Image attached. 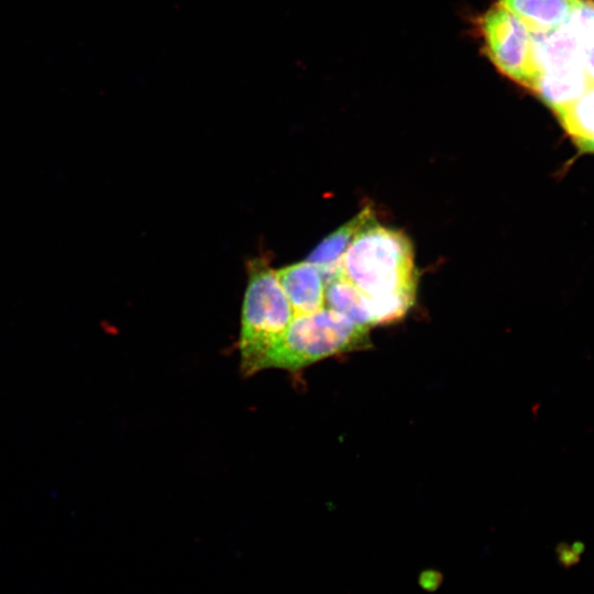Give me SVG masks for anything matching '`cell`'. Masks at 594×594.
<instances>
[{"label": "cell", "instance_id": "6da1fadb", "mask_svg": "<svg viewBox=\"0 0 594 594\" xmlns=\"http://www.w3.org/2000/svg\"><path fill=\"white\" fill-rule=\"evenodd\" d=\"M341 273L367 297L372 326L402 319L415 301L411 242L402 231L377 221L355 237L341 258Z\"/></svg>", "mask_w": 594, "mask_h": 594}, {"label": "cell", "instance_id": "7a4b0ae2", "mask_svg": "<svg viewBox=\"0 0 594 594\" xmlns=\"http://www.w3.org/2000/svg\"><path fill=\"white\" fill-rule=\"evenodd\" d=\"M369 344L370 328L324 308L290 321L268 354L264 370H299L337 353L367 348Z\"/></svg>", "mask_w": 594, "mask_h": 594}, {"label": "cell", "instance_id": "3957f363", "mask_svg": "<svg viewBox=\"0 0 594 594\" xmlns=\"http://www.w3.org/2000/svg\"><path fill=\"white\" fill-rule=\"evenodd\" d=\"M484 51L507 77L529 88L535 75L534 34L504 7L496 4L479 20Z\"/></svg>", "mask_w": 594, "mask_h": 594}, {"label": "cell", "instance_id": "277c9868", "mask_svg": "<svg viewBox=\"0 0 594 594\" xmlns=\"http://www.w3.org/2000/svg\"><path fill=\"white\" fill-rule=\"evenodd\" d=\"M276 275L290 306V321L328 308L326 282L316 265L305 261L283 267Z\"/></svg>", "mask_w": 594, "mask_h": 594}, {"label": "cell", "instance_id": "5b68a950", "mask_svg": "<svg viewBox=\"0 0 594 594\" xmlns=\"http://www.w3.org/2000/svg\"><path fill=\"white\" fill-rule=\"evenodd\" d=\"M590 85L582 62H578L537 72L529 88L558 114L581 97Z\"/></svg>", "mask_w": 594, "mask_h": 594}, {"label": "cell", "instance_id": "8992f818", "mask_svg": "<svg viewBox=\"0 0 594 594\" xmlns=\"http://www.w3.org/2000/svg\"><path fill=\"white\" fill-rule=\"evenodd\" d=\"M580 0H498L519 18L532 34L548 33L562 26Z\"/></svg>", "mask_w": 594, "mask_h": 594}, {"label": "cell", "instance_id": "52a82bcc", "mask_svg": "<svg viewBox=\"0 0 594 594\" xmlns=\"http://www.w3.org/2000/svg\"><path fill=\"white\" fill-rule=\"evenodd\" d=\"M375 221L374 211L370 207H365L353 219L326 237L306 261L316 265L319 271L338 267L355 237Z\"/></svg>", "mask_w": 594, "mask_h": 594}, {"label": "cell", "instance_id": "ba28073f", "mask_svg": "<svg viewBox=\"0 0 594 594\" xmlns=\"http://www.w3.org/2000/svg\"><path fill=\"white\" fill-rule=\"evenodd\" d=\"M326 305L356 324L372 327L367 297L342 273L326 282Z\"/></svg>", "mask_w": 594, "mask_h": 594}, {"label": "cell", "instance_id": "9c48e42d", "mask_svg": "<svg viewBox=\"0 0 594 594\" xmlns=\"http://www.w3.org/2000/svg\"><path fill=\"white\" fill-rule=\"evenodd\" d=\"M557 116L565 131L584 151L594 142V84Z\"/></svg>", "mask_w": 594, "mask_h": 594}, {"label": "cell", "instance_id": "30bf717a", "mask_svg": "<svg viewBox=\"0 0 594 594\" xmlns=\"http://www.w3.org/2000/svg\"><path fill=\"white\" fill-rule=\"evenodd\" d=\"M564 25L581 44L594 42V1L580 0Z\"/></svg>", "mask_w": 594, "mask_h": 594}, {"label": "cell", "instance_id": "8fae6325", "mask_svg": "<svg viewBox=\"0 0 594 594\" xmlns=\"http://www.w3.org/2000/svg\"><path fill=\"white\" fill-rule=\"evenodd\" d=\"M581 61L591 84H594V42L581 44Z\"/></svg>", "mask_w": 594, "mask_h": 594}, {"label": "cell", "instance_id": "7c38bea8", "mask_svg": "<svg viewBox=\"0 0 594 594\" xmlns=\"http://www.w3.org/2000/svg\"><path fill=\"white\" fill-rule=\"evenodd\" d=\"M443 576L437 570H425L419 574V585L426 591H436L442 583Z\"/></svg>", "mask_w": 594, "mask_h": 594}, {"label": "cell", "instance_id": "4fadbf2b", "mask_svg": "<svg viewBox=\"0 0 594 594\" xmlns=\"http://www.w3.org/2000/svg\"><path fill=\"white\" fill-rule=\"evenodd\" d=\"M584 151L594 152V142L587 145Z\"/></svg>", "mask_w": 594, "mask_h": 594}]
</instances>
